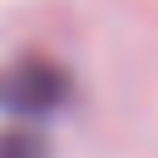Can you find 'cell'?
I'll return each instance as SVG.
<instances>
[{
    "mask_svg": "<svg viewBox=\"0 0 158 158\" xmlns=\"http://www.w3.org/2000/svg\"><path fill=\"white\" fill-rule=\"evenodd\" d=\"M69 99V74L49 59H20L0 74V114L10 118H49Z\"/></svg>",
    "mask_w": 158,
    "mask_h": 158,
    "instance_id": "1",
    "label": "cell"
},
{
    "mask_svg": "<svg viewBox=\"0 0 158 158\" xmlns=\"http://www.w3.org/2000/svg\"><path fill=\"white\" fill-rule=\"evenodd\" d=\"M0 158H44V143L35 133L10 128V133H0Z\"/></svg>",
    "mask_w": 158,
    "mask_h": 158,
    "instance_id": "2",
    "label": "cell"
}]
</instances>
